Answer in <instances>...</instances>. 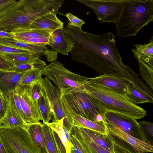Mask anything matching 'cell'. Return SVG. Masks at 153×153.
<instances>
[{
    "mask_svg": "<svg viewBox=\"0 0 153 153\" xmlns=\"http://www.w3.org/2000/svg\"><path fill=\"white\" fill-rule=\"evenodd\" d=\"M63 29L66 38L73 44L70 54L73 60L86 65L100 75L115 74L139 88L144 87L138 74L123 63L113 33L94 34L67 25Z\"/></svg>",
    "mask_w": 153,
    "mask_h": 153,
    "instance_id": "cell-1",
    "label": "cell"
},
{
    "mask_svg": "<svg viewBox=\"0 0 153 153\" xmlns=\"http://www.w3.org/2000/svg\"><path fill=\"white\" fill-rule=\"evenodd\" d=\"M63 0H20L17 4L0 18V30L11 32L18 29H28L38 18L59 11Z\"/></svg>",
    "mask_w": 153,
    "mask_h": 153,
    "instance_id": "cell-2",
    "label": "cell"
},
{
    "mask_svg": "<svg viewBox=\"0 0 153 153\" xmlns=\"http://www.w3.org/2000/svg\"><path fill=\"white\" fill-rule=\"evenodd\" d=\"M153 21V0H126L115 23L117 36H136L143 27Z\"/></svg>",
    "mask_w": 153,
    "mask_h": 153,
    "instance_id": "cell-3",
    "label": "cell"
},
{
    "mask_svg": "<svg viewBox=\"0 0 153 153\" xmlns=\"http://www.w3.org/2000/svg\"><path fill=\"white\" fill-rule=\"evenodd\" d=\"M84 86L85 92L91 96L105 111L125 114L136 120L143 118L146 115L145 110L125 96L88 81Z\"/></svg>",
    "mask_w": 153,
    "mask_h": 153,
    "instance_id": "cell-4",
    "label": "cell"
},
{
    "mask_svg": "<svg viewBox=\"0 0 153 153\" xmlns=\"http://www.w3.org/2000/svg\"><path fill=\"white\" fill-rule=\"evenodd\" d=\"M42 74L52 81L63 94L85 92L84 85L89 79L71 72L56 60L43 68Z\"/></svg>",
    "mask_w": 153,
    "mask_h": 153,
    "instance_id": "cell-5",
    "label": "cell"
},
{
    "mask_svg": "<svg viewBox=\"0 0 153 153\" xmlns=\"http://www.w3.org/2000/svg\"><path fill=\"white\" fill-rule=\"evenodd\" d=\"M61 97L77 114L92 121H104L105 110L87 92H79L66 94L61 93Z\"/></svg>",
    "mask_w": 153,
    "mask_h": 153,
    "instance_id": "cell-6",
    "label": "cell"
},
{
    "mask_svg": "<svg viewBox=\"0 0 153 153\" xmlns=\"http://www.w3.org/2000/svg\"><path fill=\"white\" fill-rule=\"evenodd\" d=\"M0 137L9 153H40L25 128H1Z\"/></svg>",
    "mask_w": 153,
    "mask_h": 153,
    "instance_id": "cell-7",
    "label": "cell"
},
{
    "mask_svg": "<svg viewBox=\"0 0 153 153\" xmlns=\"http://www.w3.org/2000/svg\"><path fill=\"white\" fill-rule=\"evenodd\" d=\"M91 8L101 22L115 23L120 16L126 0H77Z\"/></svg>",
    "mask_w": 153,
    "mask_h": 153,
    "instance_id": "cell-8",
    "label": "cell"
},
{
    "mask_svg": "<svg viewBox=\"0 0 153 153\" xmlns=\"http://www.w3.org/2000/svg\"><path fill=\"white\" fill-rule=\"evenodd\" d=\"M104 123L108 134L114 143L136 153H153V145L127 134L116 127Z\"/></svg>",
    "mask_w": 153,
    "mask_h": 153,
    "instance_id": "cell-9",
    "label": "cell"
},
{
    "mask_svg": "<svg viewBox=\"0 0 153 153\" xmlns=\"http://www.w3.org/2000/svg\"><path fill=\"white\" fill-rule=\"evenodd\" d=\"M104 120L105 123L119 128L127 134L146 142L144 134L136 119L120 113L105 111Z\"/></svg>",
    "mask_w": 153,
    "mask_h": 153,
    "instance_id": "cell-10",
    "label": "cell"
},
{
    "mask_svg": "<svg viewBox=\"0 0 153 153\" xmlns=\"http://www.w3.org/2000/svg\"><path fill=\"white\" fill-rule=\"evenodd\" d=\"M25 115L26 125L37 123L42 120L38 101H34L30 94L29 85H18L13 89Z\"/></svg>",
    "mask_w": 153,
    "mask_h": 153,
    "instance_id": "cell-11",
    "label": "cell"
},
{
    "mask_svg": "<svg viewBox=\"0 0 153 153\" xmlns=\"http://www.w3.org/2000/svg\"><path fill=\"white\" fill-rule=\"evenodd\" d=\"M61 102L65 118L71 126L88 129L102 133H108L104 120L96 122L82 117L74 111L61 97Z\"/></svg>",
    "mask_w": 153,
    "mask_h": 153,
    "instance_id": "cell-12",
    "label": "cell"
},
{
    "mask_svg": "<svg viewBox=\"0 0 153 153\" xmlns=\"http://www.w3.org/2000/svg\"><path fill=\"white\" fill-rule=\"evenodd\" d=\"M40 82L50 104L52 121H59L65 117L62 105L59 89L53 85L46 77L42 78Z\"/></svg>",
    "mask_w": 153,
    "mask_h": 153,
    "instance_id": "cell-13",
    "label": "cell"
},
{
    "mask_svg": "<svg viewBox=\"0 0 153 153\" xmlns=\"http://www.w3.org/2000/svg\"><path fill=\"white\" fill-rule=\"evenodd\" d=\"M88 82L104 87L126 96L128 86L131 84L125 79L114 74H103L89 78Z\"/></svg>",
    "mask_w": 153,
    "mask_h": 153,
    "instance_id": "cell-14",
    "label": "cell"
},
{
    "mask_svg": "<svg viewBox=\"0 0 153 153\" xmlns=\"http://www.w3.org/2000/svg\"><path fill=\"white\" fill-rule=\"evenodd\" d=\"M53 31L30 28L16 29L11 32L16 40L27 43H44L48 45L49 37Z\"/></svg>",
    "mask_w": 153,
    "mask_h": 153,
    "instance_id": "cell-15",
    "label": "cell"
},
{
    "mask_svg": "<svg viewBox=\"0 0 153 153\" xmlns=\"http://www.w3.org/2000/svg\"><path fill=\"white\" fill-rule=\"evenodd\" d=\"M0 44L10 47L28 50L41 56L46 57L48 61L52 60L56 54L55 51L49 49L44 43L30 44L12 39L0 38Z\"/></svg>",
    "mask_w": 153,
    "mask_h": 153,
    "instance_id": "cell-16",
    "label": "cell"
},
{
    "mask_svg": "<svg viewBox=\"0 0 153 153\" xmlns=\"http://www.w3.org/2000/svg\"><path fill=\"white\" fill-rule=\"evenodd\" d=\"M5 94L7 100V108L4 116L0 120V129L17 130L25 128L26 125L24 121L10 97Z\"/></svg>",
    "mask_w": 153,
    "mask_h": 153,
    "instance_id": "cell-17",
    "label": "cell"
},
{
    "mask_svg": "<svg viewBox=\"0 0 153 153\" xmlns=\"http://www.w3.org/2000/svg\"><path fill=\"white\" fill-rule=\"evenodd\" d=\"M63 28L55 30L51 34L49 38L48 45L58 53L68 55L73 45L71 42L66 38Z\"/></svg>",
    "mask_w": 153,
    "mask_h": 153,
    "instance_id": "cell-18",
    "label": "cell"
},
{
    "mask_svg": "<svg viewBox=\"0 0 153 153\" xmlns=\"http://www.w3.org/2000/svg\"><path fill=\"white\" fill-rule=\"evenodd\" d=\"M70 132L90 153H111L94 142L81 127L71 126Z\"/></svg>",
    "mask_w": 153,
    "mask_h": 153,
    "instance_id": "cell-19",
    "label": "cell"
},
{
    "mask_svg": "<svg viewBox=\"0 0 153 153\" xmlns=\"http://www.w3.org/2000/svg\"><path fill=\"white\" fill-rule=\"evenodd\" d=\"M56 15L51 13L38 18L31 24L30 28L53 31L63 28V22L59 19Z\"/></svg>",
    "mask_w": 153,
    "mask_h": 153,
    "instance_id": "cell-20",
    "label": "cell"
},
{
    "mask_svg": "<svg viewBox=\"0 0 153 153\" xmlns=\"http://www.w3.org/2000/svg\"><path fill=\"white\" fill-rule=\"evenodd\" d=\"M42 126L43 123L39 122L26 125L25 128L39 153H48L43 134Z\"/></svg>",
    "mask_w": 153,
    "mask_h": 153,
    "instance_id": "cell-21",
    "label": "cell"
},
{
    "mask_svg": "<svg viewBox=\"0 0 153 153\" xmlns=\"http://www.w3.org/2000/svg\"><path fill=\"white\" fill-rule=\"evenodd\" d=\"M134 48L131 49L136 60H141L153 67V36L148 43L134 44Z\"/></svg>",
    "mask_w": 153,
    "mask_h": 153,
    "instance_id": "cell-22",
    "label": "cell"
},
{
    "mask_svg": "<svg viewBox=\"0 0 153 153\" xmlns=\"http://www.w3.org/2000/svg\"><path fill=\"white\" fill-rule=\"evenodd\" d=\"M23 72H0V88L6 93L13 90L18 85Z\"/></svg>",
    "mask_w": 153,
    "mask_h": 153,
    "instance_id": "cell-23",
    "label": "cell"
},
{
    "mask_svg": "<svg viewBox=\"0 0 153 153\" xmlns=\"http://www.w3.org/2000/svg\"><path fill=\"white\" fill-rule=\"evenodd\" d=\"M81 128L95 143L111 153H115L114 143L108 133H102L88 129Z\"/></svg>",
    "mask_w": 153,
    "mask_h": 153,
    "instance_id": "cell-24",
    "label": "cell"
},
{
    "mask_svg": "<svg viewBox=\"0 0 153 153\" xmlns=\"http://www.w3.org/2000/svg\"><path fill=\"white\" fill-rule=\"evenodd\" d=\"M126 97L135 104L153 103L152 96L131 84L128 87Z\"/></svg>",
    "mask_w": 153,
    "mask_h": 153,
    "instance_id": "cell-25",
    "label": "cell"
},
{
    "mask_svg": "<svg viewBox=\"0 0 153 153\" xmlns=\"http://www.w3.org/2000/svg\"><path fill=\"white\" fill-rule=\"evenodd\" d=\"M64 118L59 121H52L46 123L57 133L66 149L67 153H70L71 151L74 149V147L71 141L68 140L64 131L63 126Z\"/></svg>",
    "mask_w": 153,
    "mask_h": 153,
    "instance_id": "cell-26",
    "label": "cell"
},
{
    "mask_svg": "<svg viewBox=\"0 0 153 153\" xmlns=\"http://www.w3.org/2000/svg\"><path fill=\"white\" fill-rule=\"evenodd\" d=\"M4 54L13 61L15 65L33 63L41 58L40 56L31 51Z\"/></svg>",
    "mask_w": 153,
    "mask_h": 153,
    "instance_id": "cell-27",
    "label": "cell"
},
{
    "mask_svg": "<svg viewBox=\"0 0 153 153\" xmlns=\"http://www.w3.org/2000/svg\"><path fill=\"white\" fill-rule=\"evenodd\" d=\"M42 130L45 146L48 153H59L53 130L45 123H43Z\"/></svg>",
    "mask_w": 153,
    "mask_h": 153,
    "instance_id": "cell-28",
    "label": "cell"
},
{
    "mask_svg": "<svg viewBox=\"0 0 153 153\" xmlns=\"http://www.w3.org/2000/svg\"><path fill=\"white\" fill-rule=\"evenodd\" d=\"M43 68H37L24 73L21 77L18 85L21 86L30 85L42 78Z\"/></svg>",
    "mask_w": 153,
    "mask_h": 153,
    "instance_id": "cell-29",
    "label": "cell"
},
{
    "mask_svg": "<svg viewBox=\"0 0 153 153\" xmlns=\"http://www.w3.org/2000/svg\"><path fill=\"white\" fill-rule=\"evenodd\" d=\"M38 104L43 123H49L52 118V115L50 104L44 91L38 100Z\"/></svg>",
    "mask_w": 153,
    "mask_h": 153,
    "instance_id": "cell-30",
    "label": "cell"
},
{
    "mask_svg": "<svg viewBox=\"0 0 153 153\" xmlns=\"http://www.w3.org/2000/svg\"><path fill=\"white\" fill-rule=\"evenodd\" d=\"M139 64L140 73L143 79L153 89V67L141 60H137Z\"/></svg>",
    "mask_w": 153,
    "mask_h": 153,
    "instance_id": "cell-31",
    "label": "cell"
},
{
    "mask_svg": "<svg viewBox=\"0 0 153 153\" xmlns=\"http://www.w3.org/2000/svg\"><path fill=\"white\" fill-rule=\"evenodd\" d=\"M139 123L144 134L146 142L153 145V123L146 121H142Z\"/></svg>",
    "mask_w": 153,
    "mask_h": 153,
    "instance_id": "cell-32",
    "label": "cell"
},
{
    "mask_svg": "<svg viewBox=\"0 0 153 153\" xmlns=\"http://www.w3.org/2000/svg\"><path fill=\"white\" fill-rule=\"evenodd\" d=\"M40 79L33 82L29 85L31 97L33 100L35 102L38 101L39 99L44 92Z\"/></svg>",
    "mask_w": 153,
    "mask_h": 153,
    "instance_id": "cell-33",
    "label": "cell"
},
{
    "mask_svg": "<svg viewBox=\"0 0 153 153\" xmlns=\"http://www.w3.org/2000/svg\"><path fill=\"white\" fill-rule=\"evenodd\" d=\"M14 62L0 52V72H4L15 71Z\"/></svg>",
    "mask_w": 153,
    "mask_h": 153,
    "instance_id": "cell-34",
    "label": "cell"
},
{
    "mask_svg": "<svg viewBox=\"0 0 153 153\" xmlns=\"http://www.w3.org/2000/svg\"><path fill=\"white\" fill-rule=\"evenodd\" d=\"M16 0H0V18L14 7L18 3Z\"/></svg>",
    "mask_w": 153,
    "mask_h": 153,
    "instance_id": "cell-35",
    "label": "cell"
},
{
    "mask_svg": "<svg viewBox=\"0 0 153 153\" xmlns=\"http://www.w3.org/2000/svg\"><path fill=\"white\" fill-rule=\"evenodd\" d=\"M70 140L74 147L70 153H90L79 140L71 133Z\"/></svg>",
    "mask_w": 153,
    "mask_h": 153,
    "instance_id": "cell-36",
    "label": "cell"
},
{
    "mask_svg": "<svg viewBox=\"0 0 153 153\" xmlns=\"http://www.w3.org/2000/svg\"><path fill=\"white\" fill-rule=\"evenodd\" d=\"M65 16L68 18L69 22L67 25L76 27L79 29H81L83 25L85 22L82 19H80L72 14L68 13Z\"/></svg>",
    "mask_w": 153,
    "mask_h": 153,
    "instance_id": "cell-37",
    "label": "cell"
},
{
    "mask_svg": "<svg viewBox=\"0 0 153 153\" xmlns=\"http://www.w3.org/2000/svg\"><path fill=\"white\" fill-rule=\"evenodd\" d=\"M7 100L4 93L0 88V120L5 114L7 108Z\"/></svg>",
    "mask_w": 153,
    "mask_h": 153,
    "instance_id": "cell-38",
    "label": "cell"
},
{
    "mask_svg": "<svg viewBox=\"0 0 153 153\" xmlns=\"http://www.w3.org/2000/svg\"><path fill=\"white\" fill-rule=\"evenodd\" d=\"M30 51H31L14 48L0 44V52L2 53L9 54L27 52Z\"/></svg>",
    "mask_w": 153,
    "mask_h": 153,
    "instance_id": "cell-39",
    "label": "cell"
},
{
    "mask_svg": "<svg viewBox=\"0 0 153 153\" xmlns=\"http://www.w3.org/2000/svg\"><path fill=\"white\" fill-rule=\"evenodd\" d=\"M114 146L115 153H136L129 149L122 147L114 143Z\"/></svg>",
    "mask_w": 153,
    "mask_h": 153,
    "instance_id": "cell-40",
    "label": "cell"
},
{
    "mask_svg": "<svg viewBox=\"0 0 153 153\" xmlns=\"http://www.w3.org/2000/svg\"><path fill=\"white\" fill-rule=\"evenodd\" d=\"M0 38L14 39V36L11 32H8L0 30Z\"/></svg>",
    "mask_w": 153,
    "mask_h": 153,
    "instance_id": "cell-41",
    "label": "cell"
},
{
    "mask_svg": "<svg viewBox=\"0 0 153 153\" xmlns=\"http://www.w3.org/2000/svg\"><path fill=\"white\" fill-rule=\"evenodd\" d=\"M0 153H9L5 148L0 137Z\"/></svg>",
    "mask_w": 153,
    "mask_h": 153,
    "instance_id": "cell-42",
    "label": "cell"
}]
</instances>
